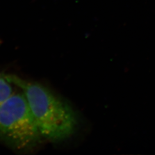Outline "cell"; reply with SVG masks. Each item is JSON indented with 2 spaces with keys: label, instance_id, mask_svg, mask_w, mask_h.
Masks as SVG:
<instances>
[{
  "label": "cell",
  "instance_id": "cell-1",
  "mask_svg": "<svg viewBox=\"0 0 155 155\" xmlns=\"http://www.w3.org/2000/svg\"><path fill=\"white\" fill-rule=\"evenodd\" d=\"M21 90L43 137L53 143L63 141L75 131L77 118L71 106L43 85L7 74Z\"/></svg>",
  "mask_w": 155,
  "mask_h": 155
},
{
  "label": "cell",
  "instance_id": "cell-2",
  "mask_svg": "<svg viewBox=\"0 0 155 155\" xmlns=\"http://www.w3.org/2000/svg\"><path fill=\"white\" fill-rule=\"evenodd\" d=\"M42 137L24 95L15 93L0 106V141L26 152L36 147Z\"/></svg>",
  "mask_w": 155,
  "mask_h": 155
},
{
  "label": "cell",
  "instance_id": "cell-3",
  "mask_svg": "<svg viewBox=\"0 0 155 155\" xmlns=\"http://www.w3.org/2000/svg\"><path fill=\"white\" fill-rule=\"evenodd\" d=\"M13 86L7 74L0 73V106L15 93Z\"/></svg>",
  "mask_w": 155,
  "mask_h": 155
}]
</instances>
